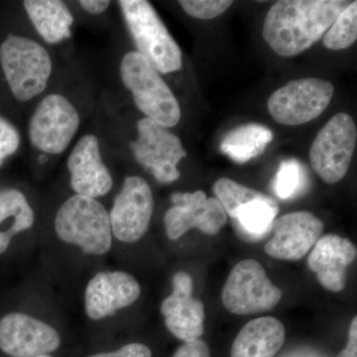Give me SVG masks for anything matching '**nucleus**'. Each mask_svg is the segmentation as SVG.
<instances>
[{
    "mask_svg": "<svg viewBox=\"0 0 357 357\" xmlns=\"http://www.w3.org/2000/svg\"><path fill=\"white\" fill-rule=\"evenodd\" d=\"M349 3L344 0L275 2L265 16L263 38L281 57L299 55L323 38Z\"/></svg>",
    "mask_w": 357,
    "mask_h": 357,
    "instance_id": "obj_1",
    "label": "nucleus"
},
{
    "mask_svg": "<svg viewBox=\"0 0 357 357\" xmlns=\"http://www.w3.org/2000/svg\"><path fill=\"white\" fill-rule=\"evenodd\" d=\"M119 72L122 83L145 117L166 128L177 126L182 114L177 98L144 56L129 52L122 58Z\"/></svg>",
    "mask_w": 357,
    "mask_h": 357,
    "instance_id": "obj_2",
    "label": "nucleus"
},
{
    "mask_svg": "<svg viewBox=\"0 0 357 357\" xmlns=\"http://www.w3.org/2000/svg\"><path fill=\"white\" fill-rule=\"evenodd\" d=\"M138 53L161 74L182 69V51L152 4L146 0L119 1Z\"/></svg>",
    "mask_w": 357,
    "mask_h": 357,
    "instance_id": "obj_3",
    "label": "nucleus"
},
{
    "mask_svg": "<svg viewBox=\"0 0 357 357\" xmlns=\"http://www.w3.org/2000/svg\"><path fill=\"white\" fill-rule=\"evenodd\" d=\"M0 65L11 93L20 102L41 95L52 74L48 51L38 42L20 35H8L0 44Z\"/></svg>",
    "mask_w": 357,
    "mask_h": 357,
    "instance_id": "obj_4",
    "label": "nucleus"
},
{
    "mask_svg": "<svg viewBox=\"0 0 357 357\" xmlns=\"http://www.w3.org/2000/svg\"><path fill=\"white\" fill-rule=\"evenodd\" d=\"M57 236L88 255H102L112 248L109 213L100 202L75 195L59 208L55 220Z\"/></svg>",
    "mask_w": 357,
    "mask_h": 357,
    "instance_id": "obj_5",
    "label": "nucleus"
},
{
    "mask_svg": "<svg viewBox=\"0 0 357 357\" xmlns=\"http://www.w3.org/2000/svg\"><path fill=\"white\" fill-rule=\"evenodd\" d=\"M356 142V126L351 115H333L317 134L310 149L312 170L326 184L340 182L351 166Z\"/></svg>",
    "mask_w": 357,
    "mask_h": 357,
    "instance_id": "obj_6",
    "label": "nucleus"
},
{
    "mask_svg": "<svg viewBox=\"0 0 357 357\" xmlns=\"http://www.w3.org/2000/svg\"><path fill=\"white\" fill-rule=\"evenodd\" d=\"M281 298L280 289L255 259H244L232 268L222 293L223 306L238 316L271 311Z\"/></svg>",
    "mask_w": 357,
    "mask_h": 357,
    "instance_id": "obj_7",
    "label": "nucleus"
},
{
    "mask_svg": "<svg viewBox=\"0 0 357 357\" xmlns=\"http://www.w3.org/2000/svg\"><path fill=\"white\" fill-rule=\"evenodd\" d=\"M333 93V84L319 77L295 79L269 96L268 112L275 121L283 126H302L325 112Z\"/></svg>",
    "mask_w": 357,
    "mask_h": 357,
    "instance_id": "obj_8",
    "label": "nucleus"
},
{
    "mask_svg": "<svg viewBox=\"0 0 357 357\" xmlns=\"http://www.w3.org/2000/svg\"><path fill=\"white\" fill-rule=\"evenodd\" d=\"M137 132L130 148L138 163L161 184L177 181L181 176L178 164L187 157L180 138L147 117L138 121Z\"/></svg>",
    "mask_w": 357,
    "mask_h": 357,
    "instance_id": "obj_9",
    "label": "nucleus"
},
{
    "mask_svg": "<svg viewBox=\"0 0 357 357\" xmlns=\"http://www.w3.org/2000/svg\"><path fill=\"white\" fill-rule=\"evenodd\" d=\"M79 112L66 96H45L33 112L29 138L33 146L44 154L63 153L79 128Z\"/></svg>",
    "mask_w": 357,
    "mask_h": 357,
    "instance_id": "obj_10",
    "label": "nucleus"
},
{
    "mask_svg": "<svg viewBox=\"0 0 357 357\" xmlns=\"http://www.w3.org/2000/svg\"><path fill=\"white\" fill-rule=\"evenodd\" d=\"M153 211V192L146 181L126 177L109 213L112 234L122 243H136L149 229Z\"/></svg>",
    "mask_w": 357,
    "mask_h": 357,
    "instance_id": "obj_11",
    "label": "nucleus"
},
{
    "mask_svg": "<svg viewBox=\"0 0 357 357\" xmlns=\"http://www.w3.org/2000/svg\"><path fill=\"white\" fill-rule=\"evenodd\" d=\"M174 206L164 217L167 236L172 241L181 238L191 229L215 236L227 225V215L218 199L208 198L206 192H175Z\"/></svg>",
    "mask_w": 357,
    "mask_h": 357,
    "instance_id": "obj_12",
    "label": "nucleus"
},
{
    "mask_svg": "<svg viewBox=\"0 0 357 357\" xmlns=\"http://www.w3.org/2000/svg\"><path fill=\"white\" fill-rule=\"evenodd\" d=\"M324 229L323 220L310 211L286 213L275 220L265 253L275 259L299 261L323 236Z\"/></svg>",
    "mask_w": 357,
    "mask_h": 357,
    "instance_id": "obj_13",
    "label": "nucleus"
},
{
    "mask_svg": "<svg viewBox=\"0 0 357 357\" xmlns=\"http://www.w3.org/2000/svg\"><path fill=\"white\" fill-rule=\"evenodd\" d=\"M60 335L44 321L11 312L0 319V349L13 357L45 356L59 349Z\"/></svg>",
    "mask_w": 357,
    "mask_h": 357,
    "instance_id": "obj_14",
    "label": "nucleus"
},
{
    "mask_svg": "<svg viewBox=\"0 0 357 357\" xmlns=\"http://www.w3.org/2000/svg\"><path fill=\"white\" fill-rule=\"evenodd\" d=\"M172 282L173 293L161 305L167 328L174 337L185 342L198 340L204 331V303L192 296L194 282L191 275L177 272Z\"/></svg>",
    "mask_w": 357,
    "mask_h": 357,
    "instance_id": "obj_15",
    "label": "nucleus"
},
{
    "mask_svg": "<svg viewBox=\"0 0 357 357\" xmlns=\"http://www.w3.org/2000/svg\"><path fill=\"white\" fill-rule=\"evenodd\" d=\"M70 185L77 195L96 199L112 190V177L103 163L98 139L86 134L77 141L68 159Z\"/></svg>",
    "mask_w": 357,
    "mask_h": 357,
    "instance_id": "obj_16",
    "label": "nucleus"
},
{
    "mask_svg": "<svg viewBox=\"0 0 357 357\" xmlns=\"http://www.w3.org/2000/svg\"><path fill=\"white\" fill-rule=\"evenodd\" d=\"M139 296V283L130 274L100 272L89 281L86 289V312L91 319H102L112 316L117 310L130 306Z\"/></svg>",
    "mask_w": 357,
    "mask_h": 357,
    "instance_id": "obj_17",
    "label": "nucleus"
},
{
    "mask_svg": "<svg viewBox=\"0 0 357 357\" xmlns=\"http://www.w3.org/2000/svg\"><path fill=\"white\" fill-rule=\"evenodd\" d=\"M356 246L349 239L326 234L312 248L307 263L324 288L342 292L347 285V269L356 261Z\"/></svg>",
    "mask_w": 357,
    "mask_h": 357,
    "instance_id": "obj_18",
    "label": "nucleus"
},
{
    "mask_svg": "<svg viewBox=\"0 0 357 357\" xmlns=\"http://www.w3.org/2000/svg\"><path fill=\"white\" fill-rule=\"evenodd\" d=\"M282 321L262 317L249 321L241 328L231 347V357H274L285 342Z\"/></svg>",
    "mask_w": 357,
    "mask_h": 357,
    "instance_id": "obj_19",
    "label": "nucleus"
},
{
    "mask_svg": "<svg viewBox=\"0 0 357 357\" xmlns=\"http://www.w3.org/2000/svg\"><path fill=\"white\" fill-rule=\"evenodd\" d=\"M28 17L37 32L49 44L70 38L74 16L61 0H26L23 2Z\"/></svg>",
    "mask_w": 357,
    "mask_h": 357,
    "instance_id": "obj_20",
    "label": "nucleus"
},
{
    "mask_svg": "<svg viewBox=\"0 0 357 357\" xmlns=\"http://www.w3.org/2000/svg\"><path fill=\"white\" fill-rule=\"evenodd\" d=\"M273 137V132L266 126L243 124L225 135L220 143V151L232 161L244 164L261 155Z\"/></svg>",
    "mask_w": 357,
    "mask_h": 357,
    "instance_id": "obj_21",
    "label": "nucleus"
},
{
    "mask_svg": "<svg viewBox=\"0 0 357 357\" xmlns=\"http://www.w3.org/2000/svg\"><path fill=\"white\" fill-rule=\"evenodd\" d=\"M34 213L23 192L15 189L0 191V255L6 252L15 234L29 229Z\"/></svg>",
    "mask_w": 357,
    "mask_h": 357,
    "instance_id": "obj_22",
    "label": "nucleus"
},
{
    "mask_svg": "<svg viewBox=\"0 0 357 357\" xmlns=\"http://www.w3.org/2000/svg\"><path fill=\"white\" fill-rule=\"evenodd\" d=\"M278 213V204L270 197L243 204L236 211L234 220L244 234L260 239L271 231Z\"/></svg>",
    "mask_w": 357,
    "mask_h": 357,
    "instance_id": "obj_23",
    "label": "nucleus"
},
{
    "mask_svg": "<svg viewBox=\"0 0 357 357\" xmlns=\"http://www.w3.org/2000/svg\"><path fill=\"white\" fill-rule=\"evenodd\" d=\"M215 199L220 201L227 215L234 220L236 211L243 204L257 199H266L270 197L259 191L246 187L229 178H218L213 184Z\"/></svg>",
    "mask_w": 357,
    "mask_h": 357,
    "instance_id": "obj_24",
    "label": "nucleus"
},
{
    "mask_svg": "<svg viewBox=\"0 0 357 357\" xmlns=\"http://www.w3.org/2000/svg\"><path fill=\"white\" fill-rule=\"evenodd\" d=\"M357 40V2H351L338 15L323 37V44L328 50L349 49Z\"/></svg>",
    "mask_w": 357,
    "mask_h": 357,
    "instance_id": "obj_25",
    "label": "nucleus"
},
{
    "mask_svg": "<svg viewBox=\"0 0 357 357\" xmlns=\"http://www.w3.org/2000/svg\"><path fill=\"white\" fill-rule=\"evenodd\" d=\"M302 177V167L297 160L282 162L275 177L274 190L277 196L284 199L293 197L299 190Z\"/></svg>",
    "mask_w": 357,
    "mask_h": 357,
    "instance_id": "obj_26",
    "label": "nucleus"
},
{
    "mask_svg": "<svg viewBox=\"0 0 357 357\" xmlns=\"http://www.w3.org/2000/svg\"><path fill=\"white\" fill-rule=\"evenodd\" d=\"M234 3L227 0H181L178 4L188 15L201 20H211L225 13Z\"/></svg>",
    "mask_w": 357,
    "mask_h": 357,
    "instance_id": "obj_27",
    "label": "nucleus"
},
{
    "mask_svg": "<svg viewBox=\"0 0 357 357\" xmlns=\"http://www.w3.org/2000/svg\"><path fill=\"white\" fill-rule=\"evenodd\" d=\"M20 145V134L15 126L0 116V166L7 157L17 151Z\"/></svg>",
    "mask_w": 357,
    "mask_h": 357,
    "instance_id": "obj_28",
    "label": "nucleus"
},
{
    "mask_svg": "<svg viewBox=\"0 0 357 357\" xmlns=\"http://www.w3.org/2000/svg\"><path fill=\"white\" fill-rule=\"evenodd\" d=\"M89 357H152V351L147 345L130 344L115 351L93 354Z\"/></svg>",
    "mask_w": 357,
    "mask_h": 357,
    "instance_id": "obj_29",
    "label": "nucleus"
},
{
    "mask_svg": "<svg viewBox=\"0 0 357 357\" xmlns=\"http://www.w3.org/2000/svg\"><path fill=\"white\" fill-rule=\"evenodd\" d=\"M173 357H211L210 349L204 340L185 342L178 347Z\"/></svg>",
    "mask_w": 357,
    "mask_h": 357,
    "instance_id": "obj_30",
    "label": "nucleus"
},
{
    "mask_svg": "<svg viewBox=\"0 0 357 357\" xmlns=\"http://www.w3.org/2000/svg\"><path fill=\"white\" fill-rule=\"evenodd\" d=\"M337 357H357V317H354L349 326V342L347 347Z\"/></svg>",
    "mask_w": 357,
    "mask_h": 357,
    "instance_id": "obj_31",
    "label": "nucleus"
},
{
    "mask_svg": "<svg viewBox=\"0 0 357 357\" xmlns=\"http://www.w3.org/2000/svg\"><path fill=\"white\" fill-rule=\"evenodd\" d=\"M79 6L91 14H100L105 13L110 6V1L105 0H81L77 2Z\"/></svg>",
    "mask_w": 357,
    "mask_h": 357,
    "instance_id": "obj_32",
    "label": "nucleus"
},
{
    "mask_svg": "<svg viewBox=\"0 0 357 357\" xmlns=\"http://www.w3.org/2000/svg\"><path fill=\"white\" fill-rule=\"evenodd\" d=\"M39 160H40V161H41V162H45V161H46V160H47V156H46V155H43V156L40 157Z\"/></svg>",
    "mask_w": 357,
    "mask_h": 357,
    "instance_id": "obj_33",
    "label": "nucleus"
},
{
    "mask_svg": "<svg viewBox=\"0 0 357 357\" xmlns=\"http://www.w3.org/2000/svg\"><path fill=\"white\" fill-rule=\"evenodd\" d=\"M33 357H52V356H49V354H45V356H33Z\"/></svg>",
    "mask_w": 357,
    "mask_h": 357,
    "instance_id": "obj_34",
    "label": "nucleus"
}]
</instances>
